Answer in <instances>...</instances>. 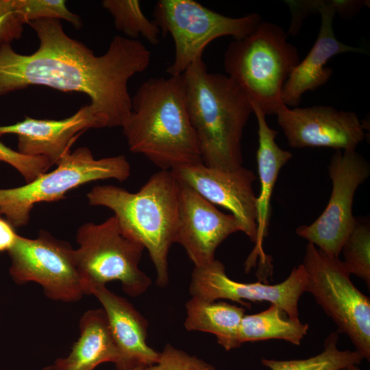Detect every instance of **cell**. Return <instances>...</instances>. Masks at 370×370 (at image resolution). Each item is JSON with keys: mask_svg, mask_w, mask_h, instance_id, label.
<instances>
[{"mask_svg": "<svg viewBox=\"0 0 370 370\" xmlns=\"http://www.w3.org/2000/svg\"><path fill=\"white\" fill-rule=\"evenodd\" d=\"M28 25L39 39L36 51L22 55L11 44L0 45V97L32 85L82 92L90 98L98 128L122 127L132 112L128 81L150 64L145 45L115 36L106 52L96 56L68 36L59 19H38Z\"/></svg>", "mask_w": 370, "mask_h": 370, "instance_id": "1", "label": "cell"}, {"mask_svg": "<svg viewBox=\"0 0 370 370\" xmlns=\"http://www.w3.org/2000/svg\"><path fill=\"white\" fill-rule=\"evenodd\" d=\"M121 127L130 151L162 170L202 162L182 75L143 82L132 97V112Z\"/></svg>", "mask_w": 370, "mask_h": 370, "instance_id": "2", "label": "cell"}, {"mask_svg": "<svg viewBox=\"0 0 370 370\" xmlns=\"http://www.w3.org/2000/svg\"><path fill=\"white\" fill-rule=\"evenodd\" d=\"M182 75L202 162L225 171L243 166L242 137L253 113L245 92L227 75L209 72L202 57Z\"/></svg>", "mask_w": 370, "mask_h": 370, "instance_id": "3", "label": "cell"}, {"mask_svg": "<svg viewBox=\"0 0 370 370\" xmlns=\"http://www.w3.org/2000/svg\"><path fill=\"white\" fill-rule=\"evenodd\" d=\"M90 205L103 206L124 234L149 251L157 285L169 283L168 255L179 224L180 183L171 171L153 174L136 193L112 185L95 186L87 194Z\"/></svg>", "mask_w": 370, "mask_h": 370, "instance_id": "4", "label": "cell"}, {"mask_svg": "<svg viewBox=\"0 0 370 370\" xmlns=\"http://www.w3.org/2000/svg\"><path fill=\"white\" fill-rule=\"evenodd\" d=\"M287 37L280 25L262 21L250 34L232 41L224 52L226 75L265 115L276 114L284 105V85L300 62L297 47Z\"/></svg>", "mask_w": 370, "mask_h": 370, "instance_id": "5", "label": "cell"}, {"mask_svg": "<svg viewBox=\"0 0 370 370\" xmlns=\"http://www.w3.org/2000/svg\"><path fill=\"white\" fill-rule=\"evenodd\" d=\"M130 164L123 155L95 159L92 151L81 147L67 153L49 173L26 184L0 188V214L14 227L27 224L36 204L64 198L66 192L86 183L108 179L127 180Z\"/></svg>", "mask_w": 370, "mask_h": 370, "instance_id": "6", "label": "cell"}, {"mask_svg": "<svg viewBox=\"0 0 370 370\" xmlns=\"http://www.w3.org/2000/svg\"><path fill=\"white\" fill-rule=\"evenodd\" d=\"M74 258L86 295L89 284L106 285L119 281L123 291L137 297L151 284L139 268L145 247L126 236L115 216L95 224L88 222L77 230Z\"/></svg>", "mask_w": 370, "mask_h": 370, "instance_id": "7", "label": "cell"}, {"mask_svg": "<svg viewBox=\"0 0 370 370\" xmlns=\"http://www.w3.org/2000/svg\"><path fill=\"white\" fill-rule=\"evenodd\" d=\"M153 21L164 35L170 34L175 45L173 62L166 69L171 76L182 75L216 38L241 39L253 32L262 21L250 13L227 16L193 0H160L153 9Z\"/></svg>", "mask_w": 370, "mask_h": 370, "instance_id": "8", "label": "cell"}, {"mask_svg": "<svg viewBox=\"0 0 370 370\" xmlns=\"http://www.w3.org/2000/svg\"><path fill=\"white\" fill-rule=\"evenodd\" d=\"M305 292L347 334L364 359L370 360V300L352 283L344 262L308 243L302 263Z\"/></svg>", "mask_w": 370, "mask_h": 370, "instance_id": "9", "label": "cell"}, {"mask_svg": "<svg viewBox=\"0 0 370 370\" xmlns=\"http://www.w3.org/2000/svg\"><path fill=\"white\" fill-rule=\"evenodd\" d=\"M8 252L11 259L9 273L17 284L36 282L46 297L63 302L79 301L85 295L74 249L67 241L42 230L36 238L18 235Z\"/></svg>", "mask_w": 370, "mask_h": 370, "instance_id": "10", "label": "cell"}, {"mask_svg": "<svg viewBox=\"0 0 370 370\" xmlns=\"http://www.w3.org/2000/svg\"><path fill=\"white\" fill-rule=\"evenodd\" d=\"M332 193L322 214L310 225H301L296 234L332 257H338L354 227L352 214L355 192L370 175V165L356 150H336L328 166Z\"/></svg>", "mask_w": 370, "mask_h": 370, "instance_id": "11", "label": "cell"}, {"mask_svg": "<svg viewBox=\"0 0 370 370\" xmlns=\"http://www.w3.org/2000/svg\"><path fill=\"white\" fill-rule=\"evenodd\" d=\"M311 5L313 12L321 15V27L311 49L294 68L284 85L282 99L287 107H297L305 92L314 91L329 81L333 71L326 64L333 56L348 52L367 53L364 48L339 41L332 27L336 14L342 18H352L367 5V1L311 0Z\"/></svg>", "mask_w": 370, "mask_h": 370, "instance_id": "12", "label": "cell"}, {"mask_svg": "<svg viewBox=\"0 0 370 370\" xmlns=\"http://www.w3.org/2000/svg\"><path fill=\"white\" fill-rule=\"evenodd\" d=\"M306 272L302 264L295 267L282 282L270 285L259 282L243 283L230 278L218 260L195 267L189 291L192 297L206 302L225 299L250 308L244 300L269 301L278 306L288 317L298 319V301L305 292Z\"/></svg>", "mask_w": 370, "mask_h": 370, "instance_id": "13", "label": "cell"}, {"mask_svg": "<svg viewBox=\"0 0 370 370\" xmlns=\"http://www.w3.org/2000/svg\"><path fill=\"white\" fill-rule=\"evenodd\" d=\"M176 180L193 189L211 204L227 209L240 223L242 232L256 243V199L254 172L241 166L225 171L203 162L178 166L170 170Z\"/></svg>", "mask_w": 370, "mask_h": 370, "instance_id": "14", "label": "cell"}, {"mask_svg": "<svg viewBox=\"0 0 370 370\" xmlns=\"http://www.w3.org/2000/svg\"><path fill=\"white\" fill-rule=\"evenodd\" d=\"M288 145L293 148L330 147L353 151L363 140L364 125L354 112L329 106L290 108L276 113Z\"/></svg>", "mask_w": 370, "mask_h": 370, "instance_id": "15", "label": "cell"}, {"mask_svg": "<svg viewBox=\"0 0 370 370\" xmlns=\"http://www.w3.org/2000/svg\"><path fill=\"white\" fill-rule=\"evenodd\" d=\"M238 231L242 232L241 225L232 214L221 212L193 189L180 183L175 243L184 248L195 267L214 260L220 244Z\"/></svg>", "mask_w": 370, "mask_h": 370, "instance_id": "16", "label": "cell"}, {"mask_svg": "<svg viewBox=\"0 0 370 370\" xmlns=\"http://www.w3.org/2000/svg\"><path fill=\"white\" fill-rule=\"evenodd\" d=\"M90 128H98L89 105L60 120L37 119L29 116L12 125L0 126V136L18 137V152L28 156L43 157L58 164L69 153L77 138Z\"/></svg>", "mask_w": 370, "mask_h": 370, "instance_id": "17", "label": "cell"}, {"mask_svg": "<svg viewBox=\"0 0 370 370\" xmlns=\"http://www.w3.org/2000/svg\"><path fill=\"white\" fill-rule=\"evenodd\" d=\"M93 295L101 304L116 345L121 366L119 370L157 362L160 352L147 343V321L126 299L106 285L89 284L86 295Z\"/></svg>", "mask_w": 370, "mask_h": 370, "instance_id": "18", "label": "cell"}, {"mask_svg": "<svg viewBox=\"0 0 370 370\" xmlns=\"http://www.w3.org/2000/svg\"><path fill=\"white\" fill-rule=\"evenodd\" d=\"M253 113L258 123V149L257 164L260 183V191L256 199L257 208V238L256 246L249 256L245 268L249 269L256 263L259 256L265 260L262 245L268 234L270 219V202L274 186L280 171L292 158L293 154L280 148L275 142L278 132L271 128L266 115L256 106H251Z\"/></svg>", "mask_w": 370, "mask_h": 370, "instance_id": "19", "label": "cell"}, {"mask_svg": "<svg viewBox=\"0 0 370 370\" xmlns=\"http://www.w3.org/2000/svg\"><path fill=\"white\" fill-rule=\"evenodd\" d=\"M80 335L66 357L51 365L53 370H94L99 364L111 362L117 370L121 358L103 308L85 312L79 321Z\"/></svg>", "mask_w": 370, "mask_h": 370, "instance_id": "20", "label": "cell"}, {"mask_svg": "<svg viewBox=\"0 0 370 370\" xmlns=\"http://www.w3.org/2000/svg\"><path fill=\"white\" fill-rule=\"evenodd\" d=\"M184 326L189 331L213 334L226 351L240 347L239 329L245 309L226 302H206L192 297L186 304Z\"/></svg>", "mask_w": 370, "mask_h": 370, "instance_id": "21", "label": "cell"}, {"mask_svg": "<svg viewBox=\"0 0 370 370\" xmlns=\"http://www.w3.org/2000/svg\"><path fill=\"white\" fill-rule=\"evenodd\" d=\"M284 312L276 305L254 314H245L239 329V341L254 342L270 339H282L299 345L306 335L309 325L299 318L284 317Z\"/></svg>", "mask_w": 370, "mask_h": 370, "instance_id": "22", "label": "cell"}, {"mask_svg": "<svg viewBox=\"0 0 370 370\" xmlns=\"http://www.w3.org/2000/svg\"><path fill=\"white\" fill-rule=\"evenodd\" d=\"M338 332L331 333L324 341L323 350L306 359L278 360L262 358L261 363L271 370H339L349 365H359L364 359L356 350H340Z\"/></svg>", "mask_w": 370, "mask_h": 370, "instance_id": "23", "label": "cell"}, {"mask_svg": "<svg viewBox=\"0 0 370 370\" xmlns=\"http://www.w3.org/2000/svg\"><path fill=\"white\" fill-rule=\"evenodd\" d=\"M103 7L113 18L115 27L128 38L142 37L151 45L159 43L160 30L153 20L148 19L137 0H103Z\"/></svg>", "mask_w": 370, "mask_h": 370, "instance_id": "24", "label": "cell"}, {"mask_svg": "<svg viewBox=\"0 0 370 370\" xmlns=\"http://www.w3.org/2000/svg\"><path fill=\"white\" fill-rule=\"evenodd\" d=\"M341 251L350 274L357 275L370 285V228L369 223L356 220Z\"/></svg>", "mask_w": 370, "mask_h": 370, "instance_id": "25", "label": "cell"}, {"mask_svg": "<svg viewBox=\"0 0 370 370\" xmlns=\"http://www.w3.org/2000/svg\"><path fill=\"white\" fill-rule=\"evenodd\" d=\"M14 6L23 24L38 19H64L75 28L82 26L81 18L66 6L62 0H14Z\"/></svg>", "mask_w": 370, "mask_h": 370, "instance_id": "26", "label": "cell"}, {"mask_svg": "<svg viewBox=\"0 0 370 370\" xmlns=\"http://www.w3.org/2000/svg\"><path fill=\"white\" fill-rule=\"evenodd\" d=\"M145 370H217L213 365L195 356L166 344L160 352L157 362Z\"/></svg>", "mask_w": 370, "mask_h": 370, "instance_id": "27", "label": "cell"}, {"mask_svg": "<svg viewBox=\"0 0 370 370\" xmlns=\"http://www.w3.org/2000/svg\"><path fill=\"white\" fill-rule=\"evenodd\" d=\"M5 162L15 168L29 183L45 173L53 164L47 158L23 155L0 141V162Z\"/></svg>", "mask_w": 370, "mask_h": 370, "instance_id": "28", "label": "cell"}, {"mask_svg": "<svg viewBox=\"0 0 370 370\" xmlns=\"http://www.w3.org/2000/svg\"><path fill=\"white\" fill-rule=\"evenodd\" d=\"M23 23L16 12L14 0H0V45L19 39Z\"/></svg>", "mask_w": 370, "mask_h": 370, "instance_id": "29", "label": "cell"}, {"mask_svg": "<svg viewBox=\"0 0 370 370\" xmlns=\"http://www.w3.org/2000/svg\"><path fill=\"white\" fill-rule=\"evenodd\" d=\"M15 227L0 214V252L9 251L14 246L18 234Z\"/></svg>", "mask_w": 370, "mask_h": 370, "instance_id": "30", "label": "cell"}, {"mask_svg": "<svg viewBox=\"0 0 370 370\" xmlns=\"http://www.w3.org/2000/svg\"><path fill=\"white\" fill-rule=\"evenodd\" d=\"M145 365H138L136 366L132 369H126V370H145ZM41 370H53L51 365L43 367Z\"/></svg>", "mask_w": 370, "mask_h": 370, "instance_id": "31", "label": "cell"}, {"mask_svg": "<svg viewBox=\"0 0 370 370\" xmlns=\"http://www.w3.org/2000/svg\"><path fill=\"white\" fill-rule=\"evenodd\" d=\"M357 365H349L339 370H362Z\"/></svg>", "mask_w": 370, "mask_h": 370, "instance_id": "32", "label": "cell"}]
</instances>
